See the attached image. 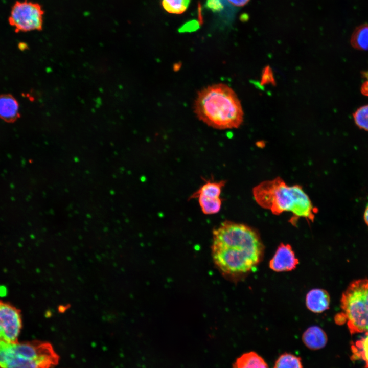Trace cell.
Segmentation results:
<instances>
[{
	"label": "cell",
	"mask_w": 368,
	"mask_h": 368,
	"mask_svg": "<svg viewBox=\"0 0 368 368\" xmlns=\"http://www.w3.org/2000/svg\"><path fill=\"white\" fill-rule=\"evenodd\" d=\"M211 254L217 269L235 279L252 270L261 261L264 246L258 232L244 224L226 220L213 231Z\"/></svg>",
	"instance_id": "obj_1"
},
{
	"label": "cell",
	"mask_w": 368,
	"mask_h": 368,
	"mask_svg": "<svg viewBox=\"0 0 368 368\" xmlns=\"http://www.w3.org/2000/svg\"><path fill=\"white\" fill-rule=\"evenodd\" d=\"M193 108L198 119L216 129L237 128L243 122L240 101L233 89L224 83L212 84L199 91Z\"/></svg>",
	"instance_id": "obj_2"
},
{
	"label": "cell",
	"mask_w": 368,
	"mask_h": 368,
	"mask_svg": "<svg viewBox=\"0 0 368 368\" xmlns=\"http://www.w3.org/2000/svg\"><path fill=\"white\" fill-rule=\"evenodd\" d=\"M254 198L261 207L269 210L274 215L284 212L293 215V224L300 218L313 222L317 209L308 195L299 185L288 186L283 179L277 177L265 180L252 190Z\"/></svg>",
	"instance_id": "obj_3"
},
{
	"label": "cell",
	"mask_w": 368,
	"mask_h": 368,
	"mask_svg": "<svg viewBox=\"0 0 368 368\" xmlns=\"http://www.w3.org/2000/svg\"><path fill=\"white\" fill-rule=\"evenodd\" d=\"M59 359L47 342H0V368H53Z\"/></svg>",
	"instance_id": "obj_4"
},
{
	"label": "cell",
	"mask_w": 368,
	"mask_h": 368,
	"mask_svg": "<svg viewBox=\"0 0 368 368\" xmlns=\"http://www.w3.org/2000/svg\"><path fill=\"white\" fill-rule=\"evenodd\" d=\"M342 312L336 316L337 323L347 321L351 334L368 333V279L352 282L342 295Z\"/></svg>",
	"instance_id": "obj_5"
},
{
	"label": "cell",
	"mask_w": 368,
	"mask_h": 368,
	"mask_svg": "<svg viewBox=\"0 0 368 368\" xmlns=\"http://www.w3.org/2000/svg\"><path fill=\"white\" fill-rule=\"evenodd\" d=\"M43 14L44 10L39 3L17 1L11 8L8 22L16 33L40 31L43 27Z\"/></svg>",
	"instance_id": "obj_6"
},
{
	"label": "cell",
	"mask_w": 368,
	"mask_h": 368,
	"mask_svg": "<svg viewBox=\"0 0 368 368\" xmlns=\"http://www.w3.org/2000/svg\"><path fill=\"white\" fill-rule=\"evenodd\" d=\"M21 327L20 310L9 303L0 301V342L17 341Z\"/></svg>",
	"instance_id": "obj_7"
},
{
	"label": "cell",
	"mask_w": 368,
	"mask_h": 368,
	"mask_svg": "<svg viewBox=\"0 0 368 368\" xmlns=\"http://www.w3.org/2000/svg\"><path fill=\"white\" fill-rule=\"evenodd\" d=\"M298 264L291 245L281 243L269 261V267L276 272L289 271L294 270Z\"/></svg>",
	"instance_id": "obj_8"
},
{
	"label": "cell",
	"mask_w": 368,
	"mask_h": 368,
	"mask_svg": "<svg viewBox=\"0 0 368 368\" xmlns=\"http://www.w3.org/2000/svg\"><path fill=\"white\" fill-rule=\"evenodd\" d=\"M330 296L325 290L316 288L309 291L306 295V305L311 311L319 313L329 307Z\"/></svg>",
	"instance_id": "obj_9"
},
{
	"label": "cell",
	"mask_w": 368,
	"mask_h": 368,
	"mask_svg": "<svg viewBox=\"0 0 368 368\" xmlns=\"http://www.w3.org/2000/svg\"><path fill=\"white\" fill-rule=\"evenodd\" d=\"M20 117L18 101L9 94L0 95V119L13 123Z\"/></svg>",
	"instance_id": "obj_10"
},
{
	"label": "cell",
	"mask_w": 368,
	"mask_h": 368,
	"mask_svg": "<svg viewBox=\"0 0 368 368\" xmlns=\"http://www.w3.org/2000/svg\"><path fill=\"white\" fill-rule=\"evenodd\" d=\"M302 341L305 346L312 350H318L325 347L328 338L325 332L319 327H309L303 333Z\"/></svg>",
	"instance_id": "obj_11"
},
{
	"label": "cell",
	"mask_w": 368,
	"mask_h": 368,
	"mask_svg": "<svg viewBox=\"0 0 368 368\" xmlns=\"http://www.w3.org/2000/svg\"><path fill=\"white\" fill-rule=\"evenodd\" d=\"M232 368H269L262 357L254 351L245 353L238 357Z\"/></svg>",
	"instance_id": "obj_12"
},
{
	"label": "cell",
	"mask_w": 368,
	"mask_h": 368,
	"mask_svg": "<svg viewBox=\"0 0 368 368\" xmlns=\"http://www.w3.org/2000/svg\"><path fill=\"white\" fill-rule=\"evenodd\" d=\"M225 184V180L205 181L204 183L190 196L189 200L197 198L199 196L213 198H219Z\"/></svg>",
	"instance_id": "obj_13"
},
{
	"label": "cell",
	"mask_w": 368,
	"mask_h": 368,
	"mask_svg": "<svg viewBox=\"0 0 368 368\" xmlns=\"http://www.w3.org/2000/svg\"><path fill=\"white\" fill-rule=\"evenodd\" d=\"M353 47L360 50H368V24L358 26L353 32L351 38Z\"/></svg>",
	"instance_id": "obj_14"
},
{
	"label": "cell",
	"mask_w": 368,
	"mask_h": 368,
	"mask_svg": "<svg viewBox=\"0 0 368 368\" xmlns=\"http://www.w3.org/2000/svg\"><path fill=\"white\" fill-rule=\"evenodd\" d=\"M197 198L201 210L205 215L217 214L221 209L223 200L220 197L213 198L199 196Z\"/></svg>",
	"instance_id": "obj_15"
},
{
	"label": "cell",
	"mask_w": 368,
	"mask_h": 368,
	"mask_svg": "<svg viewBox=\"0 0 368 368\" xmlns=\"http://www.w3.org/2000/svg\"><path fill=\"white\" fill-rule=\"evenodd\" d=\"M352 358L364 361L365 368H368V333L352 346Z\"/></svg>",
	"instance_id": "obj_16"
},
{
	"label": "cell",
	"mask_w": 368,
	"mask_h": 368,
	"mask_svg": "<svg viewBox=\"0 0 368 368\" xmlns=\"http://www.w3.org/2000/svg\"><path fill=\"white\" fill-rule=\"evenodd\" d=\"M273 368H303V365L300 357L284 353L277 359Z\"/></svg>",
	"instance_id": "obj_17"
},
{
	"label": "cell",
	"mask_w": 368,
	"mask_h": 368,
	"mask_svg": "<svg viewBox=\"0 0 368 368\" xmlns=\"http://www.w3.org/2000/svg\"><path fill=\"white\" fill-rule=\"evenodd\" d=\"M191 0H162V5L168 13L179 14L186 11Z\"/></svg>",
	"instance_id": "obj_18"
},
{
	"label": "cell",
	"mask_w": 368,
	"mask_h": 368,
	"mask_svg": "<svg viewBox=\"0 0 368 368\" xmlns=\"http://www.w3.org/2000/svg\"><path fill=\"white\" fill-rule=\"evenodd\" d=\"M353 118L359 128L368 131V105L357 109L353 114Z\"/></svg>",
	"instance_id": "obj_19"
},
{
	"label": "cell",
	"mask_w": 368,
	"mask_h": 368,
	"mask_svg": "<svg viewBox=\"0 0 368 368\" xmlns=\"http://www.w3.org/2000/svg\"><path fill=\"white\" fill-rule=\"evenodd\" d=\"M261 84L262 85L271 83L274 84L275 81L271 69L269 66L265 67L262 72Z\"/></svg>",
	"instance_id": "obj_20"
},
{
	"label": "cell",
	"mask_w": 368,
	"mask_h": 368,
	"mask_svg": "<svg viewBox=\"0 0 368 368\" xmlns=\"http://www.w3.org/2000/svg\"><path fill=\"white\" fill-rule=\"evenodd\" d=\"M206 7L214 12H219L224 7L223 0H206Z\"/></svg>",
	"instance_id": "obj_21"
},
{
	"label": "cell",
	"mask_w": 368,
	"mask_h": 368,
	"mask_svg": "<svg viewBox=\"0 0 368 368\" xmlns=\"http://www.w3.org/2000/svg\"><path fill=\"white\" fill-rule=\"evenodd\" d=\"M365 79L361 85V91L365 96H368V70L363 73Z\"/></svg>",
	"instance_id": "obj_22"
},
{
	"label": "cell",
	"mask_w": 368,
	"mask_h": 368,
	"mask_svg": "<svg viewBox=\"0 0 368 368\" xmlns=\"http://www.w3.org/2000/svg\"><path fill=\"white\" fill-rule=\"evenodd\" d=\"M231 5L236 7H242L246 5L249 0H227Z\"/></svg>",
	"instance_id": "obj_23"
},
{
	"label": "cell",
	"mask_w": 368,
	"mask_h": 368,
	"mask_svg": "<svg viewBox=\"0 0 368 368\" xmlns=\"http://www.w3.org/2000/svg\"><path fill=\"white\" fill-rule=\"evenodd\" d=\"M363 219L365 223L368 226V205L365 208L363 213Z\"/></svg>",
	"instance_id": "obj_24"
}]
</instances>
